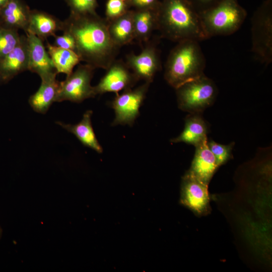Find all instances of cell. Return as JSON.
<instances>
[{"mask_svg":"<svg viewBox=\"0 0 272 272\" xmlns=\"http://www.w3.org/2000/svg\"><path fill=\"white\" fill-rule=\"evenodd\" d=\"M18 30L0 25V60L11 52L19 42Z\"/></svg>","mask_w":272,"mask_h":272,"instance_id":"603a6c76","label":"cell"},{"mask_svg":"<svg viewBox=\"0 0 272 272\" xmlns=\"http://www.w3.org/2000/svg\"><path fill=\"white\" fill-rule=\"evenodd\" d=\"M157 8L132 10L135 40L139 42H147L152 32L157 30Z\"/></svg>","mask_w":272,"mask_h":272,"instance_id":"44dd1931","label":"cell"},{"mask_svg":"<svg viewBox=\"0 0 272 272\" xmlns=\"http://www.w3.org/2000/svg\"><path fill=\"white\" fill-rule=\"evenodd\" d=\"M94 70L87 64L79 65L64 81L59 83L55 102L81 103L96 96L94 87L91 85Z\"/></svg>","mask_w":272,"mask_h":272,"instance_id":"52a82bcc","label":"cell"},{"mask_svg":"<svg viewBox=\"0 0 272 272\" xmlns=\"http://www.w3.org/2000/svg\"><path fill=\"white\" fill-rule=\"evenodd\" d=\"M47 52L54 66L57 74L64 73L69 76L81 59L73 50L57 47L47 42Z\"/></svg>","mask_w":272,"mask_h":272,"instance_id":"7402d4cb","label":"cell"},{"mask_svg":"<svg viewBox=\"0 0 272 272\" xmlns=\"http://www.w3.org/2000/svg\"><path fill=\"white\" fill-rule=\"evenodd\" d=\"M207 141L208 140L195 147L194 156L188 171L208 185L219 167L208 147Z\"/></svg>","mask_w":272,"mask_h":272,"instance_id":"5bb4252c","label":"cell"},{"mask_svg":"<svg viewBox=\"0 0 272 272\" xmlns=\"http://www.w3.org/2000/svg\"><path fill=\"white\" fill-rule=\"evenodd\" d=\"M31 10L22 0H11L0 11V25L7 28L27 30Z\"/></svg>","mask_w":272,"mask_h":272,"instance_id":"9a60e30c","label":"cell"},{"mask_svg":"<svg viewBox=\"0 0 272 272\" xmlns=\"http://www.w3.org/2000/svg\"><path fill=\"white\" fill-rule=\"evenodd\" d=\"M194 6L197 11L199 13L205 9H207L218 2L221 0H188Z\"/></svg>","mask_w":272,"mask_h":272,"instance_id":"f1b7e54d","label":"cell"},{"mask_svg":"<svg viewBox=\"0 0 272 272\" xmlns=\"http://www.w3.org/2000/svg\"><path fill=\"white\" fill-rule=\"evenodd\" d=\"M206 59L198 41L187 40L177 43L171 50L165 65L164 78L176 89L203 75Z\"/></svg>","mask_w":272,"mask_h":272,"instance_id":"3957f363","label":"cell"},{"mask_svg":"<svg viewBox=\"0 0 272 272\" xmlns=\"http://www.w3.org/2000/svg\"><path fill=\"white\" fill-rule=\"evenodd\" d=\"M207 144L209 149L215 156L219 167L224 164L232 157V151L234 146V142L228 145H223L212 140H208Z\"/></svg>","mask_w":272,"mask_h":272,"instance_id":"cb8c5ba5","label":"cell"},{"mask_svg":"<svg viewBox=\"0 0 272 272\" xmlns=\"http://www.w3.org/2000/svg\"><path fill=\"white\" fill-rule=\"evenodd\" d=\"M28 45L26 35H20L15 48L0 60V75L7 82L20 73L28 70Z\"/></svg>","mask_w":272,"mask_h":272,"instance_id":"4fadbf2b","label":"cell"},{"mask_svg":"<svg viewBox=\"0 0 272 272\" xmlns=\"http://www.w3.org/2000/svg\"><path fill=\"white\" fill-rule=\"evenodd\" d=\"M70 8L71 13L75 14L96 13L98 7L97 0H64Z\"/></svg>","mask_w":272,"mask_h":272,"instance_id":"d4e9b609","label":"cell"},{"mask_svg":"<svg viewBox=\"0 0 272 272\" xmlns=\"http://www.w3.org/2000/svg\"><path fill=\"white\" fill-rule=\"evenodd\" d=\"M121 1L126 2L128 0H121Z\"/></svg>","mask_w":272,"mask_h":272,"instance_id":"d6a6232c","label":"cell"},{"mask_svg":"<svg viewBox=\"0 0 272 272\" xmlns=\"http://www.w3.org/2000/svg\"><path fill=\"white\" fill-rule=\"evenodd\" d=\"M2 82H3V81H2L1 76V75H0V84L2 83Z\"/></svg>","mask_w":272,"mask_h":272,"instance_id":"1f68e13d","label":"cell"},{"mask_svg":"<svg viewBox=\"0 0 272 272\" xmlns=\"http://www.w3.org/2000/svg\"><path fill=\"white\" fill-rule=\"evenodd\" d=\"M252 51L263 63L272 61V0H264L251 19Z\"/></svg>","mask_w":272,"mask_h":272,"instance_id":"8992f818","label":"cell"},{"mask_svg":"<svg viewBox=\"0 0 272 272\" xmlns=\"http://www.w3.org/2000/svg\"><path fill=\"white\" fill-rule=\"evenodd\" d=\"M92 110H87L84 114L81 121L75 124H66L60 121H57L56 123L67 131L74 134L83 145L98 153H101L103 148L98 142L92 127Z\"/></svg>","mask_w":272,"mask_h":272,"instance_id":"ac0fdd59","label":"cell"},{"mask_svg":"<svg viewBox=\"0 0 272 272\" xmlns=\"http://www.w3.org/2000/svg\"><path fill=\"white\" fill-rule=\"evenodd\" d=\"M199 15L204 32L209 38L235 33L243 23L247 12L237 0H221L199 12Z\"/></svg>","mask_w":272,"mask_h":272,"instance_id":"277c9868","label":"cell"},{"mask_svg":"<svg viewBox=\"0 0 272 272\" xmlns=\"http://www.w3.org/2000/svg\"><path fill=\"white\" fill-rule=\"evenodd\" d=\"M208 125L200 114H189L185 119L183 131L170 142H183L195 147L208 140Z\"/></svg>","mask_w":272,"mask_h":272,"instance_id":"2e32d148","label":"cell"},{"mask_svg":"<svg viewBox=\"0 0 272 272\" xmlns=\"http://www.w3.org/2000/svg\"><path fill=\"white\" fill-rule=\"evenodd\" d=\"M28 45V70L38 74L41 79L57 73L43 40L30 32H26Z\"/></svg>","mask_w":272,"mask_h":272,"instance_id":"7c38bea8","label":"cell"},{"mask_svg":"<svg viewBox=\"0 0 272 272\" xmlns=\"http://www.w3.org/2000/svg\"><path fill=\"white\" fill-rule=\"evenodd\" d=\"M53 37L55 38L54 45L61 48L72 50L75 52V42L73 37L70 34L63 32L62 35H55Z\"/></svg>","mask_w":272,"mask_h":272,"instance_id":"4316f807","label":"cell"},{"mask_svg":"<svg viewBox=\"0 0 272 272\" xmlns=\"http://www.w3.org/2000/svg\"><path fill=\"white\" fill-rule=\"evenodd\" d=\"M56 75L41 79L38 90L29 99V103L36 112L45 113L51 104L55 102L59 87Z\"/></svg>","mask_w":272,"mask_h":272,"instance_id":"d6986e66","label":"cell"},{"mask_svg":"<svg viewBox=\"0 0 272 272\" xmlns=\"http://www.w3.org/2000/svg\"><path fill=\"white\" fill-rule=\"evenodd\" d=\"M157 11L163 37L177 43L207 39L199 13L188 0H161Z\"/></svg>","mask_w":272,"mask_h":272,"instance_id":"7a4b0ae2","label":"cell"},{"mask_svg":"<svg viewBox=\"0 0 272 272\" xmlns=\"http://www.w3.org/2000/svg\"><path fill=\"white\" fill-rule=\"evenodd\" d=\"M150 83L145 82L132 89L125 90L117 94L110 102L115 112V118L112 126L128 125L131 126L140 115L139 109L143 103Z\"/></svg>","mask_w":272,"mask_h":272,"instance_id":"ba28073f","label":"cell"},{"mask_svg":"<svg viewBox=\"0 0 272 272\" xmlns=\"http://www.w3.org/2000/svg\"><path fill=\"white\" fill-rule=\"evenodd\" d=\"M106 73L99 83L94 87L96 95L113 92L116 95L121 91L132 88L139 81L120 60H115L106 70Z\"/></svg>","mask_w":272,"mask_h":272,"instance_id":"30bf717a","label":"cell"},{"mask_svg":"<svg viewBox=\"0 0 272 272\" xmlns=\"http://www.w3.org/2000/svg\"><path fill=\"white\" fill-rule=\"evenodd\" d=\"M62 28V21L58 18L44 12L33 10L30 11L26 32L33 34L43 41L49 36H54Z\"/></svg>","mask_w":272,"mask_h":272,"instance_id":"e0dca14e","label":"cell"},{"mask_svg":"<svg viewBox=\"0 0 272 272\" xmlns=\"http://www.w3.org/2000/svg\"><path fill=\"white\" fill-rule=\"evenodd\" d=\"M160 0H128L126 3L129 8L134 9H156Z\"/></svg>","mask_w":272,"mask_h":272,"instance_id":"83f0119b","label":"cell"},{"mask_svg":"<svg viewBox=\"0 0 272 272\" xmlns=\"http://www.w3.org/2000/svg\"><path fill=\"white\" fill-rule=\"evenodd\" d=\"M125 63L139 81L150 84L161 67L158 50L152 44L147 45L139 54H128Z\"/></svg>","mask_w":272,"mask_h":272,"instance_id":"8fae6325","label":"cell"},{"mask_svg":"<svg viewBox=\"0 0 272 272\" xmlns=\"http://www.w3.org/2000/svg\"><path fill=\"white\" fill-rule=\"evenodd\" d=\"M2 233H3V230L0 226V239L2 237Z\"/></svg>","mask_w":272,"mask_h":272,"instance_id":"4dcf8cb0","label":"cell"},{"mask_svg":"<svg viewBox=\"0 0 272 272\" xmlns=\"http://www.w3.org/2000/svg\"><path fill=\"white\" fill-rule=\"evenodd\" d=\"M208 186L187 171L182 178L181 203L197 215L208 214L210 210Z\"/></svg>","mask_w":272,"mask_h":272,"instance_id":"9c48e42d","label":"cell"},{"mask_svg":"<svg viewBox=\"0 0 272 272\" xmlns=\"http://www.w3.org/2000/svg\"><path fill=\"white\" fill-rule=\"evenodd\" d=\"M108 23L97 13L84 15L70 13L62 21L61 31L74 39L75 52L81 61L94 69L106 70L116 59L119 49L110 38Z\"/></svg>","mask_w":272,"mask_h":272,"instance_id":"6da1fadb","label":"cell"},{"mask_svg":"<svg viewBox=\"0 0 272 272\" xmlns=\"http://www.w3.org/2000/svg\"><path fill=\"white\" fill-rule=\"evenodd\" d=\"M108 22L110 38L119 48L135 39L132 10L129 9L123 15Z\"/></svg>","mask_w":272,"mask_h":272,"instance_id":"ffe728a7","label":"cell"},{"mask_svg":"<svg viewBox=\"0 0 272 272\" xmlns=\"http://www.w3.org/2000/svg\"><path fill=\"white\" fill-rule=\"evenodd\" d=\"M175 90L178 108L189 114H201L214 103L218 92L214 81L205 75Z\"/></svg>","mask_w":272,"mask_h":272,"instance_id":"5b68a950","label":"cell"},{"mask_svg":"<svg viewBox=\"0 0 272 272\" xmlns=\"http://www.w3.org/2000/svg\"><path fill=\"white\" fill-rule=\"evenodd\" d=\"M11 0H0V11Z\"/></svg>","mask_w":272,"mask_h":272,"instance_id":"f546056e","label":"cell"},{"mask_svg":"<svg viewBox=\"0 0 272 272\" xmlns=\"http://www.w3.org/2000/svg\"><path fill=\"white\" fill-rule=\"evenodd\" d=\"M129 8L125 2L121 0H107L105 6L106 19L112 21L125 14Z\"/></svg>","mask_w":272,"mask_h":272,"instance_id":"484cf974","label":"cell"}]
</instances>
